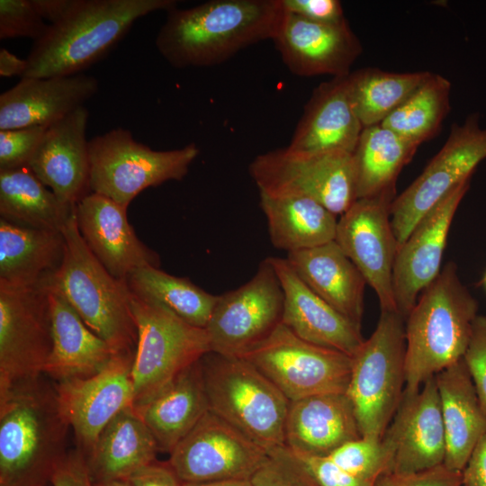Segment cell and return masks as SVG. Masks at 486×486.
Segmentation results:
<instances>
[{"instance_id":"obj_35","label":"cell","mask_w":486,"mask_h":486,"mask_svg":"<svg viewBox=\"0 0 486 486\" xmlns=\"http://www.w3.org/2000/svg\"><path fill=\"white\" fill-rule=\"evenodd\" d=\"M409 142L382 124L364 128L353 152L356 198L396 189L397 177L417 151Z\"/></svg>"},{"instance_id":"obj_15","label":"cell","mask_w":486,"mask_h":486,"mask_svg":"<svg viewBox=\"0 0 486 486\" xmlns=\"http://www.w3.org/2000/svg\"><path fill=\"white\" fill-rule=\"evenodd\" d=\"M395 194L357 199L338 220L335 241L376 293L381 310L398 312L392 274L399 245L391 220Z\"/></svg>"},{"instance_id":"obj_10","label":"cell","mask_w":486,"mask_h":486,"mask_svg":"<svg viewBox=\"0 0 486 486\" xmlns=\"http://www.w3.org/2000/svg\"><path fill=\"white\" fill-rule=\"evenodd\" d=\"M248 172L259 193L310 198L336 216L357 200L353 153H302L286 147L257 155Z\"/></svg>"},{"instance_id":"obj_54","label":"cell","mask_w":486,"mask_h":486,"mask_svg":"<svg viewBox=\"0 0 486 486\" xmlns=\"http://www.w3.org/2000/svg\"><path fill=\"white\" fill-rule=\"evenodd\" d=\"M485 283H486V276H485Z\"/></svg>"},{"instance_id":"obj_23","label":"cell","mask_w":486,"mask_h":486,"mask_svg":"<svg viewBox=\"0 0 486 486\" xmlns=\"http://www.w3.org/2000/svg\"><path fill=\"white\" fill-rule=\"evenodd\" d=\"M98 90V80L83 73L22 77L0 95V130L48 128L83 106Z\"/></svg>"},{"instance_id":"obj_24","label":"cell","mask_w":486,"mask_h":486,"mask_svg":"<svg viewBox=\"0 0 486 486\" xmlns=\"http://www.w3.org/2000/svg\"><path fill=\"white\" fill-rule=\"evenodd\" d=\"M269 258L284 292L282 323L305 341L352 356L364 341L361 327L309 288L286 258Z\"/></svg>"},{"instance_id":"obj_1","label":"cell","mask_w":486,"mask_h":486,"mask_svg":"<svg viewBox=\"0 0 486 486\" xmlns=\"http://www.w3.org/2000/svg\"><path fill=\"white\" fill-rule=\"evenodd\" d=\"M166 13L156 47L172 67L185 68L219 65L273 40L284 10L281 0H211Z\"/></svg>"},{"instance_id":"obj_4","label":"cell","mask_w":486,"mask_h":486,"mask_svg":"<svg viewBox=\"0 0 486 486\" xmlns=\"http://www.w3.org/2000/svg\"><path fill=\"white\" fill-rule=\"evenodd\" d=\"M478 304L448 263L420 293L405 319V392H416L430 378L463 359Z\"/></svg>"},{"instance_id":"obj_45","label":"cell","mask_w":486,"mask_h":486,"mask_svg":"<svg viewBox=\"0 0 486 486\" xmlns=\"http://www.w3.org/2000/svg\"><path fill=\"white\" fill-rule=\"evenodd\" d=\"M296 455L308 469L318 486H375L342 470L328 457Z\"/></svg>"},{"instance_id":"obj_47","label":"cell","mask_w":486,"mask_h":486,"mask_svg":"<svg viewBox=\"0 0 486 486\" xmlns=\"http://www.w3.org/2000/svg\"><path fill=\"white\" fill-rule=\"evenodd\" d=\"M51 486H94L89 476L84 454L78 449L69 450L57 466Z\"/></svg>"},{"instance_id":"obj_8","label":"cell","mask_w":486,"mask_h":486,"mask_svg":"<svg viewBox=\"0 0 486 486\" xmlns=\"http://www.w3.org/2000/svg\"><path fill=\"white\" fill-rule=\"evenodd\" d=\"M90 191L128 208L148 187L182 180L200 150L192 142L180 148L154 150L118 127L88 142Z\"/></svg>"},{"instance_id":"obj_49","label":"cell","mask_w":486,"mask_h":486,"mask_svg":"<svg viewBox=\"0 0 486 486\" xmlns=\"http://www.w3.org/2000/svg\"><path fill=\"white\" fill-rule=\"evenodd\" d=\"M462 474L464 486H486V432L474 446Z\"/></svg>"},{"instance_id":"obj_51","label":"cell","mask_w":486,"mask_h":486,"mask_svg":"<svg viewBox=\"0 0 486 486\" xmlns=\"http://www.w3.org/2000/svg\"><path fill=\"white\" fill-rule=\"evenodd\" d=\"M27 60L22 59L4 48L0 50V76L22 77L27 69Z\"/></svg>"},{"instance_id":"obj_33","label":"cell","mask_w":486,"mask_h":486,"mask_svg":"<svg viewBox=\"0 0 486 486\" xmlns=\"http://www.w3.org/2000/svg\"><path fill=\"white\" fill-rule=\"evenodd\" d=\"M271 243L288 253L335 240L337 216L314 200L259 193Z\"/></svg>"},{"instance_id":"obj_17","label":"cell","mask_w":486,"mask_h":486,"mask_svg":"<svg viewBox=\"0 0 486 486\" xmlns=\"http://www.w3.org/2000/svg\"><path fill=\"white\" fill-rule=\"evenodd\" d=\"M134 353H115L99 373L90 377L55 382L61 410L85 457L112 418L133 405Z\"/></svg>"},{"instance_id":"obj_7","label":"cell","mask_w":486,"mask_h":486,"mask_svg":"<svg viewBox=\"0 0 486 486\" xmlns=\"http://www.w3.org/2000/svg\"><path fill=\"white\" fill-rule=\"evenodd\" d=\"M351 357L346 393L361 436L381 439L405 391V318L396 311L381 310L375 329Z\"/></svg>"},{"instance_id":"obj_30","label":"cell","mask_w":486,"mask_h":486,"mask_svg":"<svg viewBox=\"0 0 486 486\" xmlns=\"http://www.w3.org/2000/svg\"><path fill=\"white\" fill-rule=\"evenodd\" d=\"M134 408L153 435L158 451L170 454L210 410L201 359L149 401Z\"/></svg>"},{"instance_id":"obj_55","label":"cell","mask_w":486,"mask_h":486,"mask_svg":"<svg viewBox=\"0 0 486 486\" xmlns=\"http://www.w3.org/2000/svg\"><path fill=\"white\" fill-rule=\"evenodd\" d=\"M50 486H51V485H50Z\"/></svg>"},{"instance_id":"obj_43","label":"cell","mask_w":486,"mask_h":486,"mask_svg":"<svg viewBox=\"0 0 486 486\" xmlns=\"http://www.w3.org/2000/svg\"><path fill=\"white\" fill-rule=\"evenodd\" d=\"M463 359L486 410V317L475 319Z\"/></svg>"},{"instance_id":"obj_13","label":"cell","mask_w":486,"mask_h":486,"mask_svg":"<svg viewBox=\"0 0 486 486\" xmlns=\"http://www.w3.org/2000/svg\"><path fill=\"white\" fill-rule=\"evenodd\" d=\"M52 348L46 282L0 283V394L43 374Z\"/></svg>"},{"instance_id":"obj_42","label":"cell","mask_w":486,"mask_h":486,"mask_svg":"<svg viewBox=\"0 0 486 486\" xmlns=\"http://www.w3.org/2000/svg\"><path fill=\"white\" fill-rule=\"evenodd\" d=\"M46 129L35 126L0 130V170L27 166Z\"/></svg>"},{"instance_id":"obj_40","label":"cell","mask_w":486,"mask_h":486,"mask_svg":"<svg viewBox=\"0 0 486 486\" xmlns=\"http://www.w3.org/2000/svg\"><path fill=\"white\" fill-rule=\"evenodd\" d=\"M249 482L250 486H318L303 463L285 446L268 450Z\"/></svg>"},{"instance_id":"obj_2","label":"cell","mask_w":486,"mask_h":486,"mask_svg":"<svg viewBox=\"0 0 486 486\" xmlns=\"http://www.w3.org/2000/svg\"><path fill=\"white\" fill-rule=\"evenodd\" d=\"M70 428L44 374L0 394V486H50Z\"/></svg>"},{"instance_id":"obj_18","label":"cell","mask_w":486,"mask_h":486,"mask_svg":"<svg viewBox=\"0 0 486 486\" xmlns=\"http://www.w3.org/2000/svg\"><path fill=\"white\" fill-rule=\"evenodd\" d=\"M469 186L470 180H466L453 189L419 220L398 248L392 274L393 296L398 313L405 319L421 292L441 271L448 232Z\"/></svg>"},{"instance_id":"obj_53","label":"cell","mask_w":486,"mask_h":486,"mask_svg":"<svg viewBox=\"0 0 486 486\" xmlns=\"http://www.w3.org/2000/svg\"><path fill=\"white\" fill-rule=\"evenodd\" d=\"M94 486H133L128 479L112 480L94 484Z\"/></svg>"},{"instance_id":"obj_25","label":"cell","mask_w":486,"mask_h":486,"mask_svg":"<svg viewBox=\"0 0 486 486\" xmlns=\"http://www.w3.org/2000/svg\"><path fill=\"white\" fill-rule=\"evenodd\" d=\"M362 437L346 392H328L290 401L284 445L296 454L327 457L346 442Z\"/></svg>"},{"instance_id":"obj_39","label":"cell","mask_w":486,"mask_h":486,"mask_svg":"<svg viewBox=\"0 0 486 486\" xmlns=\"http://www.w3.org/2000/svg\"><path fill=\"white\" fill-rule=\"evenodd\" d=\"M393 454L392 441L383 435L378 440L360 437L346 442L327 457L348 473L375 484L390 472Z\"/></svg>"},{"instance_id":"obj_31","label":"cell","mask_w":486,"mask_h":486,"mask_svg":"<svg viewBox=\"0 0 486 486\" xmlns=\"http://www.w3.org/2000/svg\"><path fill=\"white\" fill-rule=\"evenodd\" d=\"M158 448L150 430L133 407L117 413L100 433L86 457L93 484L128 479L157 460Z\"/></svg>"},{"instance_id":"obj_28","label":"cell","mask_w":486,"mask_h":486,"mask_svg":"<svg viewBox=\"0 0 486 486\" xmlns=\"http://www.w3.org/2000/svg\"><path fill=\"white\" fill-rule=\"evenodd\" d=\"M436 382L446 436L444 465L463 472L486 432V410L464 359L439 372Z\"/></svg>"},{"instance_id":"obj_56","label":"cell","mask_w":486,"mask_h":486,"mask_svg":"<svg viewBox=\"0 0 486 486\" xmlns=\"http://www.w3.org/2000/svg\"><path fill=\"white\" fill-rule=\"evenodd\" d=\"M462 486H464V485H462Z\"/></svg>"},{"instance_id":"obj_36","label":"cell","mask_w":486,"mask_h":486,"mask_svg":"<svg viewBox=\"0 0 486 486\" xmlns=\"http://www.w3.org/2000/svg\"><path fill=\"white\" fill-rule=\"evenodd\" d=\"M126 283L132 295L157 302L189 325L204 329L218 300V295L202 290L188 278L151 266L134 270Z\"/></svg>"},{"instance_id":"obj_29","label":"cell","mask_w":486,"mask_h":486,"mask_svg":"<svg viewBox=\"0 0 486 486\" xmlns=\"http://www.w3.org/2000/svg\"><path fill=\"white\" fill-rule=\"evenodd\" d=\"M285 258L309 288L361 327L366 282L335 240L288 253Z\"/></svg>"},{"instance_id":"obj_6","label":"cell","mask_w":486,"mask_h":486,"mask_svg":"<svg viewBox=\"0 0 486 486\" xmlns=\"http://www.w3.org/2000/svg\"><path fill=\"white\" fill-rule=\"evenodd\" d=\"M209 410L270 450L284 446L290 400L240 356L208 352L201 358Z\"/></svg>"},{"instance_id":"obj_46","label":"cell","mask_w":486,"mask_h":486,"mask_svg":"<svg viewBox=\"0 0 486 486\" xmlns=\"http://www.w3.org/2000/svg\"><path fill=\"white\" fill-rule=\"evenodd\" d=\"M286 13L320 23H338L346 20L338 0H281Z\"/></svg>"},{"instance_id":"obj_48","label":"cell","mask_w":486,"mask_h":486,"mask_svg":"<svg viewBox=\"0 0 486 486\" xmlns=\"http://www.w3.org/2000/svg\"><path fill=\"white\" fill-rule=\"evenodd\" d=\"M128 480L133 486L183 485L168 461L161 463L156 460L133 472Z\"/></svg>"},{"instance_id":"obj_19","label":"cell","mask_w":486,"mask_h":486,"mask_svg":"<svg viewBox=\"0 0 486 486\" xmlns=\"http://www.w3.org/2000/svg\"><path fill=\"white\" fill-rule=\"evenodd\" d=\"M288 69L299 76H345L362 53L346 20L315 22L286 13L272 40Z\"/></svg>"},{"instance_id":"obj_14","label":"cell","mask_w":486,"mask_h":486,"mask_svg":"<svg viewBox=\"0 0 486 486\" xmlns=\"http://www.w3.org/2000/svg\"><path fill=\"white\" fill-rule=\"evenodd\" d=\"M283 311V289L267 257L248 282L218 295L205 328L210 352L243 356L282 323Z\"/></svg>"},{"instance_id":"obj_52","label":"cell","mask_w":486,"mask_h":486,"mask_svg":"<svg viewBox=\"0 0 486 486\" xmlns=\"http://www.w3.org/2000/svg\"><path fill=\"white\" fill-rule=\"evenodd\" d=\"M182 486H250L249 480H230L200 483H184Z\"/></svg>"},{"instance_id":"obj_21","label":"cell","mask_w":486,"mask_h":486,"mask_svg":"<svg viewBox=\"0 0 486 486\" xmlns=\"http://www.w3.org/2000/svg\"><path fill=\"white\" fill-rule=\"evenodd\" d=\"M76 217L86 246L114 277L126 280L140 267H159L158 254L138 238L128 220L127 208L90 193L76 205Z\"/></svg>"},{"instance_id":"obj_44","label":"cell","mask_w":486,"mask_h":486,"mask_svg":"<svg viewBox=\"0 0 486 486\" xmlns=\"http://www.w3.org/2000/svg\"><path fill=\"white\" fill-rule=\"evenodd\" d=\"M462 472H454L444 464L411 473L387 472L375 482V486H462Z\"/></svg>"},{"instance_id":"obj_9","label":"cell","mask_w":486,"mask_h":486,"mask_svg":"<svg viewBox=\"0 0 486 486\" xmlns=\"http://www.w3.org/2000/svg\"><path fill=\"white\" fill-rule=\"evenodd\" d=\"M131 310L138 333L131 370L137 408L210 352V346L204 328L189 325L157 302L131 294Z\"/></svg>"},{"instance_id":"obj_32","label":"cell","mask_w":486,"mask_h":486,"mask_svg":"<svg viewBox=\"0 0 486 486\" xmlns=\"http://www.w3.org/2000/svg\"><path fill=\"white\" fill-rule=\"evenodd\" d=\"M61 230L34 229L0 218V283L33 286L46 282L62 264Z\"/></svg>"},{"instance_id":"obj_26","label":"cell","mask_w":486,"mask_h":486,"mask_svg":"<svg viewBox=\"0 0 486 486\" xmlns=\"http://www.w3.org/2000/svg\"><path fill=\"white\" fill-rule=\"evenodd\" d=\"M347 76L332 77L313 90L289 149L302 153L355 151L364 128L351 104Z\"/></svg>"},{"instance_id":"obj_3","label":"cell","mask_w":486,"mask_h":486,"mask_svg":"<svg viewBox=\"0 0 486 486\" xmlns=\"http://www.w3.org/2000/svg\"><path fill=\"white\" fill-rule=\"evenodd\" d=\"M176 5V0H77L34 41L22 77L80 74L104 58L140 18Z\"/></svg>"},{"instance_id":"obj_27","label":"cell","mask_w":486,"mask_h":486,"mask_svg":"<svg viewBox=\"0 0 486 486\" xmlns=\"http://www.w3.org/2000/svg\"><path fill=\"white\" fill-rule=\"evenodd\" d=\"M52 348L43 374L55 382L99 373L115 352L91 330L62 294L46 281Z\"/></svg>"},{"instance_id":"obj_37","label":"cell","mask_w":486,"mask_h":486,"mask_svg":"<svg viewBox=\"0 0 486 486\" xmlns=\"http://www.w3.org/2000/svg\"><path fill=\"white\" fill-rule=\"evenodd\" d=\"M431 72H387L364 68L347 76L352 106L363 128L381 124Z\"/></svg>"},{"instance_id":"obj_5","label":"cell","mask_w":486,"mask_h":486,"mask_svg":"<svg viewBox=\"0 0 486 486\" xmlns=\"http://www.w3.org/2000/svg\"><path fill=\"white\" fill-rule=\"evenodd\" d=\"M61 231L64 258L48 283L115 353L135 352L138 333L126 280L111 274L88 248L78 230L76 208Z\"/></svg>"},{"instance_id":"obj_16","label":"cell","mask_w":486,"mask_h":486,"mask_svg":"<svg viewBox=\"0 0 486 486\" xmlns=\"http://www.w3.org/2000/svg\"><path fill=\"white\" fill-rule=\"evenodd\" d=\"M184 483L249 480L268 450L209 410L169 454Z\"/></svg>"},{"instance_id":"obj_22","label":"cell","mask_w":486,"mask_h":486,"mask_svg":"<svg viewBox=\"0 0 486 486\" xmlns=\"http://www.w3.org/2000/svg\"><path fill=\"white\" fill-rule=\"evenodd\" d=\"M385 434L394 447L389 472H418L444 464L446 436L435 376L416 392L404 391Z\"/></svg>"},{"instance_id":"obj_41","label":"cell","mask_w":486,"mask_h":486,"mask_svg":"<svg viewBox=\"0 0 486 486\" xmlns=\"http://www.w3.org/2000/svg\"><path fill=\"white\" fill-rule=\"evenodd\" d=\"M50 24L39 14L32 0H0V39H40Z\"/></svg>"},{"instance_id":"obj_20","label":"cell","mask_w":486,"mask_h":486,"mask_svg":"<svg viewBox=\"0 0 486 486\" xmlns=\"http://www.w3.org/2000/svg\"><path fill=\"white\" fill-rule=\"evenodd\" d=\"M88 116L83 105L49 126L27 165L63 204L72 208L91 193Z\"/></svg>"},{"instance_id":"obj_38","label":"cell","mask_w":486,"mask_h":486,"mask_svg":"<svg viewBox=\"0 0 486 486\" xmlns=\"http://www.w3.org/2000/svg\"><path fill=\"white\" fill-rule=\"evenodd\" d=\"M450 91L447 78L430 73L381 124L418 147L439 132L450 110Z\"/></svg>"},{"instance_id":"obj_34","label":"cell","mask_w":486,"mask_h":486,"mask_svg":"<svg viewBox=\"0 0 486 486\" xmlns=\"http://www.w3.org/2000/svg\"><path fill=\"white\" fill-rule=\"evenodd\" d=\"M76 207L63 204L27 166L0 170V215L9 222L61 230Z\"/></svg>"},{"instance_id":"obj_11","label":"cell","mask_w":486,"mask_h":486,"mask_svg":"<svg viewBox=\"0 0 486 486\" xmlns=\"http://www.w3.org/2000/svg\"><path fill=\"white\" fill-rule=\"evenodd\" d=\"M240 357L266 376L290 400L346 392L352 357L303 340L281 323Z\"/></svg>"},{"instance_id":"obj_50","label":"cell","mask_w":486,"mask_h":486,"mask_svg":"<svg viewBox=\"0 0 486 486\" xmlns=\"http://www.w3.org/2000/svg\"><path fill=\"white\" fill-rule=\"evenodd\" d=\"M77 0H32V4L44 19L54 24L65 18Z\"/></svg>"},{"instance_id":"obj_12","label":"cell","mask_w":486,"mask_h":486,"mask_svg":"<svg viewBox=\"0 0 486 486\" xmlns=\"http://www.w3.org/2000/svg\"><path fill=\"white\" fill-rule=\"evenodd\" d=\"M486 158V129L478 113L453 124L449 136L422 173L391 205L392 226L399 247L419 220L453 189L470 177Z\"/></svg>"}]
</instances>
